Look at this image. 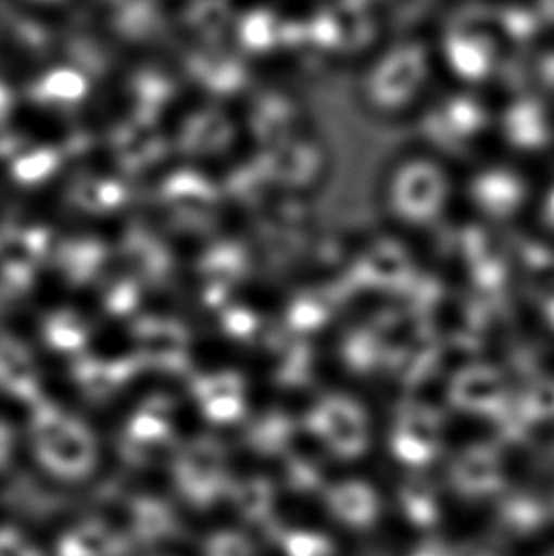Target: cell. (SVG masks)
Segmentation results:
<instances>
[{
  "label": "cell",
  "mask_w": 554,
  "mask_h": 556,
  "mask_svg": "<svg viewBox=\"0 0 554 556\" xmlns=\"http://www.w3.org/2000/svg\"><path fill=\"white\" fill-rule=\"evenodd\" d=\"M211 556H251L248 545L240 538H218L213 542Z\"/></svg>",
  "instance_id": "1"
},
{
  "label": "cell",
  "mask_w": 554,
  "mask_h": 556,
  "mask_svg": "<svg viewBox=\"0 0 554 556\" xmlns=\"http://www.w3.org/2000/svg\"><path fill=\"white\" fill-rule=\"evenodd\" d=\"M0 556H29L20 538H0Z\"/></svg>",
  "instance_id": "2"
}]
</instances>
